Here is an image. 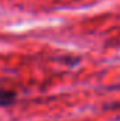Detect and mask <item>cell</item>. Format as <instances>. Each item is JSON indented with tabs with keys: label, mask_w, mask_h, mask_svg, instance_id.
<instances>
[{
	"label": "cell",
	"mask_w": 120,
	"mask_h": 121,
	"mask_svg": "<svg viewBox=\"0 0 120 121\" xmlns=\"http://www.w3.org/2000/svg\"><path fill=\"white\" fill-rule=\"evenodd\" d=\"M16 91L7 90V89H0V107H6L10 106L16 101Z\"/></svg>",
	"instance_id": "obj_1"
}]
</instances>
